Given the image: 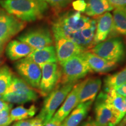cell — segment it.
Listing matches in <instances>:
<instances>
[{"instance_id": "cell-1", "label": "cell", "mask_w": 126, "mask_h": 126, "mask_svg": "<svg viewBox=\"0 0 126 126\" xmlns=\"http://www.w3.org/2000/svg\"><path fill=\"white\" fill-rule=\"evenodd\" d=\"M0 5L8 13L24 22L39 19L47 8L40 0H1Z\"/></svg>"}, {"instance_id": "cell-2", "label": "cell", "mask_w": 126, "mask_h": 126, "mask_svg": "<svg viewBox=\"0 0 126 126\" xmlns=\"http://www.w3.org/2000/svg\"><path fill=\"white\" fill-rule=\"evenodd\" d=\"M82 54L72 57L60 64L61 75L59 83L61 85L75 83L92 72Z\"/></svg>"}, {"instance_id": "cell-3", "label": "cell", "mask_w": 126, "mask_h": 126, "mask_svg": "<svg viewBox=\"0 0 126 126\" xmlns=\"http://www.w3.org/2000/svg\"><path fill=\"white\" fill-rule=\"evenodd\" d=\"M74 85L75 83H68L58 87L57 86L46 96L42 109L36 117L43 124L49 122Z\"/></svg>"}, {"instance_id": "cell-4", "label": "cell", "mask_w": 126, "mask_h": 126, "mask_svg": "<svg viewBox=\"0 0 126 126\" xmlns=\"http://www.w3.org/2000/svg\"><path fill=\"white\" fill-rule=\"evenodd\" d=\"M90 51L104 59L117 63L125 56L123 43L119 37H112L100 42L94 46Z\"/></svg>"}, {"instance_id": "cell-5", "label": "cell", "mask_w": 126, "mask_h": 126, "mask_svg": "<svg viewBox=\"0 0 126 126\" xmlns=\"http://www.w3.org/2000/svg\"><path fill=\"white\" fill-rule=\"evenodd\" d=\"M53 32L57 61L60 64L70 58L81 54L85 50L72 40L56 31Z\"/></svg>"}, {"instance_id": "cell-6", "label": "cell", "mask_w": 126, "mask_h": 126, "mask_svg": "<svg viewBox=\"0 0 126 126\" xmlns=\"http://www.w3.org/2000/svg\"><path fill=\"white\" fill-rule=\"evenodd\" d=\"M42 70L39 92L43 96H46L59 83L61 71L57 63H47L40 68Z\"/></svg>"}, {"instance_id": "cell-7", "label": "cell", "mask_w": 126, "mask_h": 126, "mask_svg": "<svg viewBox=\"0 0 126 126\" xmlns=\"http://www.w3.org/2000/svg\"><path fill=\"white\" fill-rule=\"evenodd\" d=\"M15 68L19 74L28 85L32 88L39 89L42 70L37 64L25 57L16 63Z\"/></svg>"}, {"instance_id": "cell-8", "label": "cell", "mask_w": 126, "mask_h": 126, "mask_svg": "<svg viewBox=\"0 0 126 126\" xmlns=\"http://www.w3.org/2000/svg\"><path fill=\"white\" fill-rule=\"evenodd\" d=\"M92 19L76 11L61 16L53 25L63 31L73 32L89 28Z\"/></svg>"}, {"instance_id": "cell-9", "label": "cell", "mask_w": 126, "mask_h": 126, "mask_svg": "<svg viewBox=\"0 0 126 126\" xmlns=\"http://www.w3.org/2000/svg\"><path fill=\"white\" fill-rule=\"evenodd\" d=\"M25 22L19 19L4 9H0V40L8 42L22 31Z\"/></svg>"}, {"instance_id": "cell-10", "label": "cell", "mask_w": 126, "mask_h": 126, "mask_svg": "<svg viewBox=\"0 0 126 126\" xmlns=\"http://www.w3.org/2000/svg\"><path fill=\"white\" fill-rule=\"evenodd\" d=\"M18 40L28 44L34 50L49 46L53 43V38L50 31L45 29H38L29 31L20 35Z\"/></svg>"}, {"instance_id": "cell-11", "label": "cell", "mask_w": 126, "mask_h": 126, "mask_svg": "<svg viewBox=\"0 0 126 126\" xmlns=\"http://www.w3.org/2000/svg\"><path fill=\"white\" fill-rule=\"evenodd\" d=\"M95 121L99 126H117V120L107 105L105 93L101 92L97 96L95 103Z\"/></svg>"}, {"instance_id": "cell-12", "label": "cell", "mask_w": 126, "mask_h": 126, "mask_svg": "<svg viewBox=\"0 0 126 126\" xmlns=\"http://www.w3.org/2000/svg\"><path fill=\"white\" fill-rule=\"evenodd\" d=\"M82 83L83 81H82L75 84L62 105L51 118V120L62 123L64 119L71 112L72 110L78 105L79 92L82 85Z\"/></svg>"}, {"instance_id": "cell-13", "label": "cell", "mask_w": 126, "mask_h": 126, "mask_svg": "<svg viewBox=\"0 0 126 126\" xmlns=\"http://www.w3.org/2000/svg\"><path fill=\"white\" fill-rule=\"evenodd\" d=\"M113 16L109 12L100 15L96 21V28L93 40V46H95L106 40L113 31Z\"/></svg>"}, {"instance_id": "cell-14", "label": "cell", "mask_w": 126, "mask_h": 126, "mask_svg": "<svg viewBox=\"0 0 126 126\" xmlns=\"http://www.w3.org/2000/svg\"><path fill=\"white\" fill-rule=\"evenodd\" d=\"M102 86V81L99 78H90L83 80L78 95V104L96 99Z\"/></svg>"}, {"instance_id": "cell-15", "label": "cell", "mask_w": 126, "mask_h": 126, "mask_svg": "<svg viewBox=\"0 0 126 126\" xmlns=\"http://www.w3.org/2000/svg\"><path fill=\"white\" fill-rule=\"evenodd\" d=\"M82 55L87 62L92 71L97 73H105L116 68L117 66V63L104 59L91 51H85Z\"/></svg>"}, {"instance_id": "cell-16", "label": "cell", "mask_w": 126, "mask_h": 126, "mask_svg": "<svg viewBox=\"0 0 126 126\" xmlns=\"http://www.w3.org/2000/svg\"><path fill=\"white\" fill-rule=\"evenodd\" d=\"M105 100L119 123L126 114L124 97L116 94L114 89H113L105 93Z\"/></svg>"}, {"instance_id": "cell-17", "label": "cell", "mask_w": 126, "mask_h": 126, "mask_svg": "<svg viewBox=\"0 0 126 126\" xmlns=\"http://www.w3.org/2000/svg\"><path fill=\"white\" fill-rule=\"evenodd\" d=\"M34 50L28 44L18 40H12L6 47V54L12 61L18 60L28 57Z\"/></svg>"}, {"instance_id": "cell-18", "label": "cell", "mask_w": 126, "mask_h": 126, "mask_svg": "<svg viewBox=\"0 0 126 126\" xmlns=\"http://www.w3.org/2000/svg\"><path fill=\"white\" fill-rule=\"evenodd\" d=\"M26 57L37 64L40 68L47 63H57L55 47L52 45L34 50Z\"/></svg>"}, {"instance_id": "cell-19", "label": "cell", "mask_w": 126, "mask_h": 126, "mask_svg": "<svg viewBox=\"0 0 126 126\" xmlns=\"http://www.w3.org/2000/svg\"><path fill=\"white\" fill-rule=\"evenodd\" d=\"M93 102L79 103L62 122L63 126H78L87 116Z\"/></svg>"}, {"instance_id": "cell-20", "label": "cell", "mask_w": 126, "mask_h": 126, "mask_svg": "<svg viewBox=\"0 0 126 126\" xmlns=\"http://www.w3.org/2000/svg\"><path fill=\"white\" fill-rule=\"evenodd\" d=\"M114 9L107 0H87L85 13L90 16L102 15Z\"/></svg>"}, {"instance_id": "cell-21", "label": "cell", "mask_w": 126, "mask_h": 126, "mask_svg": "<svg viewBox=\"0 0 126 126\" xmlns=\"http://www.w3.org/2000/svg\"><path fill=\"white\" fill-rule=\"evenodd\" d=\"M113 28L111 36H126V9L123 8L115 9L113 15Z\"/></svg>"}, {"instance_id": "cell-22", "label": "cell", "mask_w": 126, "mask_h": 126, "mask_svg": "<svg viewBox=\"0 0 126 126\" xmlns=\"http://www.w3.org/2000/svg\"><path fill=\"white\" fill-rule=\"evenodd\" d=\"M1 98L10 103L22 104L28 102L35 101L38 98V94L35 91L33 90L29 92L5 94Z\"/></svg>"}, {"instance_id": "cell-23", "label": "cell", "mask_w": 126, "mask_h": 126, "mask_svg": "<svg viewBox=\"0 0 126 126\" xmlns=\"http://www.w3.org/2000/svg\"><path fill=\"white\" fill-rule=\"evenodd\" d=\"M126 82V66L122 70L111 75H109L104 79V88L107 92L116 89Z\"/></svg>"}, {"instance_id": "cell-24", "label": "cell", "mask_w": 126, "mask_h": 126, "mask_svg": "<svg viewBox=\"0 0 126 126\" xmlns=\"http://www.w3.org/2000/svg\"><path fill=\"white\" fill-rule=\"evenodd\" d=\"M37 110V108L34 105H31L29 108L22 106H18L11 110L10 116L12 122H19L33 117Z\"/></svg>"}, {"instance_id": "cell-25", "label": "cell", "mask_w": 126, "mask_h": 126, "mask_svg": "<svg viewBox=\"0 0 126 126\" xmlns=\"http://www.w3.org/2000/svg\"><path fill=\"white\" fill-rule=\"evenodd\" d=\"M33 90V88L28 85L24 80L14 75L10 85L5 94L29 92Z\"/></svg>"}, {"instance_id": "cell-26", "label": "cell", "mask_w": 126, "mask_h": 126, "mask_svg": "<svg viewBox=\"0 0 126 126\" xmlns=\"http://www.w3.org/2000/svg\"><path fill=\"white\" fill-rule=\"evenodd\" d=\"M14 75L13 72L7 65L0 67V97L7 91Z\"/></svg>"}, {"instance_id": "cell-27", "label": "cell", "mask_w": 126, "mask_h": 126, "mask_svg": "<svg viewBox=\"0 0 126 126\" xmlns=\"http://www.w3.org/2000/svg\"><path fill=\"white\" fill-rule=\"evenodd\" d=\"M12 103L0 111V126H8L12 122L10 116Z\"/></svg>"}, {"instance_id": "cell-28", "label": "cell", "mask_w": 126, "mask_h": 126, "mask_svg": "<svg viewBox=\"0 0 126 126\" xmlns=\"http://www.w3.org/2000/svg\"><path fill=\"white\" fill-rule=\"evenodd\" d=\"M17 124L18 126H45L43 122L37 117L19 121Z\"/></svg>"}, {"instance_id": "cell-29", "label": "cell", "mask_w": 126, "mask_h": 126, "mask_svg": "<svg viewBox=\"0 0 126 126\" xmlns=\"http://www.w3.org/2000/svg\"><path fill=\"white\" fill-rule=\"evenodd\" d=\"M40 1L46 4H48L53 7L60 8L68 5L71 0H40Z\"/></svg>"}, {"instance_id": "cell-30", "label": "cell", "mask_w": 126, "mask_h": 126, "mask_svg": "<svg viewBox=\"0 0 126 126\" xmlns=\"http://www.w3.org/2000/svg\"><path fill=\"white\" fill-rule=\"evenodd\" d=\"M72 7L77 12H84L86 8V2L85 0H76L72 2Z\"/></svg>"}, {"instance_id": "cell-31", "label": "cell", "mask_w": 126, "mask_h": 126, "mask_svg": "<svg viewBox=\"0 0 126 126\" xmlns=\"http://www.w3.org/2000/svg\"><path fill=\"white\" fill-rule=\"evenodd\" d=\"M113 8H123L126 7V0H107Z\"/></svg>"}, {"instance_id": "cell-32", "label": "cell", "mask_w": 126, "mask_h": 126, "mask_svg": "<svg viewBox=\"0 0 126 126\" xmlns=\"http://www.w3.org/2000/svg\"><path fill=\"white\" fill-rule=\"evenodd\" d=\"M115 92L116 94H119V95L122 96L126 97V82L124 84L122 85L121 86L119 87L116 88L114 89Z\"/></svg>"}, {"instance_id": "cell-33", "label": "cell", "mask_w": 126, "mask_h": 126, "mask_svg": "<svg viewBox=\"0 0 126 126\" xmlns=\"http://www.w3.org/2000/svg\"><path fill=\"white\" fill-rule=\"evenodd\" d=\"M81 126H99L98 124L93 118L89 117L87 120L81 124Z\"/></svg>"}, {"instance_id": "cell-34", "label": "cell", "mask_w": 126, "mask_h": 126, "mask_svg": "<svg viewBox=\"0 0 126 126\" xmlns=\"http://www.w3.org/2000/svg\"><path fill=\"white\" fill-rule=\"evenodd\" d=\"M10 103H8V102H5V100H3L2 98L0 97V111L1 110H2L6 108L10 105Z\"/></svg>"}, {"instance_id": "cell-35", "label": "cell", "mask_w": 126, "mask_h": 126, "mask_svg": "<svg viewBox=\"0 0 126 126\" xmlns=\"http://www.w3.org/2000/svg\"><path fill=\"white\" fill-rule=\"evenodd\" d=\"M45 126H63L62 123H57L54 121L50 120L49 122L46 123L44 124Z\"/></svg>"}, {"instance_id": "cell-36", "label": "cell", "mask_w": 126, "mask_h": 126, "mask_svg": "<svg viewBox=\"0 0 126 126\" xmlns=\"http://www.w3.org/2000/svg\"><path fill=\"white\" fill-rule=\"evenodd\" d=\"M7 42L4 40H0V59L2 57L3 53H4V49H5V45L6 43Z\"/></svg>"}, {"instance_id": "cell-37", "label": "cell", "mask_w": 126, "mask_h": 126, "mask_svg": "<svg viewBox=\"0 0 126 126\" xmlns=\"http://www.w3.org/2000/svg\"><path fill=\"white\" fill-rule=\"evenodd\" d=\"M117 126H126V114Z\"/></svg>"}, {"instance_id": "cell-38", "label": "cell", "mask_w": 126, "mask_h": 126, "mask_svg": "<svg viewBox=\"0 0 126 126\" xmlns=\"http://www.w3.org/2000/svg\"><path fill=\"white\" fill-rule=\"evenodd\" d=\"M11 126H18V124H17V123H16L14 124L13 125H12Z\"/></svg>"}, {"instance_id": "cell-39", "label": "cell", "mask_w": 126, "mask_h": 126, "mask_svg": "<svg viewBox=\"0 0 126 126\" xmlns=\"http://www.w3.org/2000/svg\"><path fill=\"white\" fill-rule=\"evenodd\" d=\"M124 101H125V103L126 104V96L124 97Z\"/></svg>"}, {"instance_id": "cell-40", "label": "cell", "mask_w": 126, "mask_h": 126, "mask_svg": "<svg viewBox=\"0 0 126 126\" xmlns=\"http://www.w3.org/2000/svg\"></svg>"}, {"instance_id": "cell-41", "label": "cell", "mask_w": 126, "mask_h": 126, "mask_svg": "<svg viewBox=\"0 0 126 126\" xmlns=\"http://www.w3.org/2000/svg\"></svg>"}]
</instances>
